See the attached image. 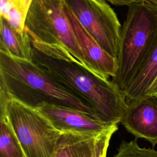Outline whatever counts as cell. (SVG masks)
<instances>
[{
    "label": "cell",
    "mask_w": 157,
    "mask_h": 157,
    "mask_svg": "<svg viewBox=\"0 0 157 157\" xmlns=\"http://www.w3.org/2000/svg\"><path fill=\"white\" fill-rule=\"evenodd\" d=\"M31 45L34 63L88 103L101 120L120 123L128 105L111 80L94 72L59 45L32 40Z\"/></svg>",
    "instance_id": "1"
},
{
    "label": "cell",
    "mask_w": 157,
    "mask_h": 157,
    "mask_svg": "<svg viewBox=\"0 0 157 157\" xmlns=\"http://www.w3.org/2000/svg\"><path fill=\"white\" fill-rule=\"evenodd\" d=\"M0 90L34 109L51 104L72 108L99 118L88 103L33 61L16 58L2 52Z\"/></svg>",
    "instance_id": "2"
},
{
    "label": "cell",
    "mask_w": 157,
    "mask_h": 157,
    "mask_svg": "<svg viewBox=\"0 0 157 157\" xmlns=\"http://www.w3.org/2000/svg\"><path fill=\"white\" fill-rule=\"evenodd\" d=\"M156 40L157 8L145 1L129 6L121 28L117 72L110 80L123 94L138 74Z\"/></svg>",
    "instance_id": "3"
},
{
    "label": "cell",
    "mask_w": 157,
    "mask_h": 157,
    "mask_svg": "<svg viewBox=\"0 0 157 157\" xmlns=\"http://www.w3.org/2000/svg\"><path fill=\"white\" fill-rule=\"evenodd\" d=\"M0 115L13 129L26 157H52L61 134L39 110L0 90Z\"/></svg>",
    "instance_id": "4"
},
{
    "label": "cell",
    "mask_w": 157,
    "mask_h": 157,
    "mask_svg": "<svg viewBox=\"0 0 157 157\" xmlns=\"http://www.w3.org/2000/svg\"><path fill=\"white\" fill-rule=\"evenodd\" d=\"M64 7L63 0H33L25 29L32 40L59 45L88 67Z\"/></svg>",
    "instance_id": "5"
},
{
    "label": "cell",
    "mask_w": 157,
    "mask_h": 157,
    "mask_svg": "<svg viewBox=\"0 0 157 157\" xmlns=\"http://www.w3.org/2000/svg\"><path fill=\"white\" fill-rule=\"evenodd\" d=\"M81 26L110 56L117 59L121 26L105 0H63Z\"/></svg>",
    "instance_id": "6"
},
{
    "label": "cell",
    "mask_w": 157,
    "mask_h": 157,
    "mask_svg": "<svg viewBox=\"0 0 157 157\" xmlns=\"http://www.w3.org/2000/svg\"><path fill=\"white\" fill-rule=\"evenodd\" d=\"M61 132L101 134L116 124L104 121L97 117L72 108L43 104L36 109Z\"/></svg>",
    "instance_id": "7"
},
{
    "label": "cell",
    "mask_w": 157,
    "mask_h": 157,
    "mask_svg": "<svg viewBox=\"0 0 157 157\" xmlns=\"http://www.w3.org/2000/svg\"><path fill=\"white\" fill-rule=\"evenodd\" d=\"M120 123L136 138L144 139L154 147L157 144V97H145L128 105Z\"/></svg>",
    "instance_id": "8"
},
{
    "label": "cell",
    "mask_w": 157,
    "mask_h": 157,
    "mask_svg": "<svg viewBox=\"0 0 157 157\" xmlns=\"http://www.w3.org/2000/svg\"><path fill=\"white\" fill-rule=\"evenodd\" d=\"M64 9L78 45L85 57L88 67L104 78H112L117 72V59L107 54L101 47L81 26L72 13L66 6Z\"/></svg>",
    "instance_id": "9"
},
{
    "label": "cell",
    "mask_w": 157,
    "mask_h": 157,
    "mask_svg": "<svg viewBox=\"0 0 157 157\" xmlns=\"http://www.w3.org/2000/svg\"><path fill=\"white\" fill-rule=\"evenodd\" d=\"M0 52L12 57L32 61L31 38L26 31L20 33L4 18L0 17Z\"/></svg>",
    "instance_id": "10"
},
{
    "label": "cell",
    "mask_w": 157,
    "mask_h": 157,
    "mask_svg": "<svg viewBox=\"0 0 157 157\" xmlns=\"http://www.w3.org/2000/svg\"><path fill=\"white\" fill-rule=\"evenodd\" d=\"M101 134L61 132L52 157H93L96 139Z\"/></svg>",
    "instance_id": "11"
},
{
    "label": "cell",
    "mask_w": 157,
    "mask_h": 157,
    "mask_svg": "<svg viewBox=\"0 0 157 157\" xmlns=\"http://www.w3.org/2000/svg\"><path fill=\"white\" fill-rule=\"evenodd\" d=\"M157 69V40L138 74L123 93L127 105L145 97L147 90Z\"/></svg>",
    "instance_id": "12"
},
{
    "label": "cell",
    "mask_w": 157,
    "mask_h": 157,
    "mask_svg": "<svg viewBox=\"0 0 157 157\" xmlns=\"http://www.w3.org/2000/svg\"><path fill=\"white\" fill-rule=\"evenodd\" d=\"M33 0H0V17L20 33H24L25 21Z\"/></svg>",
    "instance_id": "13"
},
{
    "label": "cell",
    "mask_w": 157,
    "mask_h": 157,
    "mask_svg": "<svg viewBox=\"0 0 157 157\" xmlns=\"http://www.w3.org/2000/svg\"><path fill=\"white\" fill-rule=\"evenodd\" d=\"M0 157H26L13 129L4 115H0Z\"/></svg>",
    "instance_id": "14"
},
{
    "label": "cell",
    "mask_w": 157,
    "mask_h": 157,
    "mask_svg": "<svg viewBox=\"0 0 157 157\" xmlns=\"http://www.w3.org/2000/svg\"><path fill=\"white\" fill-rule=\"evenodd\" d=\"M113 157H157V150L140 147L136 138L129 142L123 140Z\"/></svg>",
    "instance_id": "15"
},
{
    "label": "cell",
    "mask_w": 157,
    "mask_h": 157,
    "mask_svg": "<svg viewBox=\"0 0 157 157\" xmlns=\"http://www.w3.org/2000/svg\"><path fill=\"white\" fill-rule=\"evenodd\" d=\"M118 128V124H116L110 129L99 135L94 145L93 157H106L110 140Z\"/></svg>",
    "instance_id": "16"
},
{
    "label": "cell",
    "mask_w": 157,
    "mask_h": 157,
    "mask_svg": "<svg viewBox=\"0 0 157 157\" xmlns=\"http://www.w3.org/2000/svg\"><path fill=\"white\" fill-rule=\"evenodd\" d=\"M148 96L157 97V69L151 79V81L146 92L145 97Z\"/></svg>",
    "instance_id": "17"
},
{
    "label": "cell",
    "mask_w": 157,
    "mask_h": 157,
    "mask_svg": "<svg viewBox=\"0 0 157 157\" xmlns=\"http://www.w3.org/2000/svg\"><path fill=\"white\" fill-rule=\"evenodd\" d=\"M116 6H130L144 1V0H105Z\"/></svg>",
    "instance_id": "18"
},
{
    "label": "cell",
    "mask_w": 157,
    "mask_h": 157,
    "mask_svg": "<svg viewBox=\"0 0 157 157\" xmlns=\"http://www.w3.org/2000/svg\"><path fill=\"white\" fill-rule=\"evenodd\" d=\"M144 1L152 5L157 8V0H144Z\"/></svg>",
    "instance_id": "19"
}]
</instances>
